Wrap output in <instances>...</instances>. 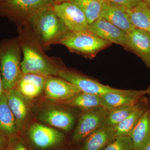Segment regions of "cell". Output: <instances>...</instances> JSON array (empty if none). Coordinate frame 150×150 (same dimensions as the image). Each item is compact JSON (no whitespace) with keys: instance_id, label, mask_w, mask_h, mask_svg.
Masks as SVG:
<instances>
[{"instance_id":"obj_1","label":"cell","mask_w":150,"mask_h":150,"mask_svg":"<svg viewBox=\"0 0 150 150\" xmlns=\"http://www.w3.org/2000/svg\"><path fill=\"white\" fill-rule=\"evenodd\" d=\"M18 40L23 59L21 62L23 74H32L44 76H58L60 69L54 59L44 52L30 25L18 26Z\"/></svg>"},{"instance_id":"obj_2","label":"cell","mask_w":150,"mask_h":150,"mask_svg":"<svg viewBox=\"0 0 150 150\" xmlns=\"http://www.w3.org/2000/svg\"><path fill=\"white\" fill-rule=\"evenodd\" d=\"M33 32L43 49L59 44L71 32L53 8L35 16L30 23Z\"/></svg>"},{"instance_id":"obj_3","label":"cell","mask_w":150,"mask_h":150,"mask_svg":"<svg viewBox=\"0 0 150 150\" xmlns=\"http://www.w3.org/2000/svg\"><path fill=\"white\" fill-rule=\"evenodd\" d=\"M21 54L17 38L0 43V68L5 91L16 88L23 75Z\"/></svg>"},{"instance_id":"obj_4","label":"cell","mask_w":150,"mask_h":150,"mask_svg":"<svg viewBox=\"0 0 150 150\" xmlns=\"http://www.w3.org/2000/svg\"><path fill=\"white\" fill-rule=\"evenodd\" d=\"M54 0H0V16L18 26L30 23L33 18L46 10L53 8Z\"/></svg>"},{"instance_id":"obj_5","label":"cell","mask_w":150,"mask_h":150,"mask_svg":"<svg viewBox=\"0 0 150 150\" xmlns=\"http://www.w3.org/2000/svg\"><path fill=\"white\" fill-rule=\"evenodd\" d=\"M59 44L66 46L73 53L93 59L99 52L110 46L112 43L87 30L69 33Z\"/></svg>"},{"instance_id":"obj_6","label":"cell","mask_w":150,"mask_h":150,"mask_svg":"<svg viewBox=\"0 0 150 150\" xmlns=\"http://www.w3.org/2000/svg\"><path fill=\"white\" fill-rule=\"evenodd\" d=\"M58 76L75 85L83 92L100 96L108 93H118L130 94L136 93L138 91L123 90L113 88L104 85L92 79L73 71L61 69L59 71Z\"/></svg>"},{"instance_id":"obj_7","label":"cell","mask_w":150,"mask_h":150,"mask_svg":"<svg viewBox=\"0 0 150 150\" xmlns=\"http://www.w3.org/2000/svg\"><path fill=\"white\" fill-rule=\"evenodd\" d=\"M108 112L103 106L87 110L79 119L77 125L73 132L74 141L80 142L86 139L97 129L105 126Z\"/></svg>"},{"instance_id":"obj_8","label":"cell","mask_w":150,"mask_h":150,"mask_svg":"<svg viewBox=\"0 0 150 150\" xmlns=\"http://www.w3.org/2000/svg\"><path fill=\"white\" fill-rule=\"evenodd\" d=\"M53 9L71 32H80L88 29L89 24L85 15L74 3H56Z\"/></svg>"},{"instance_id":"obj_9","label":"cell","mask_w":150,"mask_h":150,"mask_svg":"<svg viewBox=\"0 0 150 150\" xmlns=\"http://www.w3.org/2000/svg\"><path fill=\"white\" fill-rule=\"evenodd\" d=\"M88 30L103 40L128 50V33L106 20L100 18L89 25Z\"/></svg>"},{"instance_id":"obj_10","label":"cell","mask_w":150,"mask_h":150,"mask_svg":"<svg viewBox=\"0 0 150 150\" xmlns=\"http://www.w3.org/2000/svg\"><path fill=\"white\" fill-rule=\"evenodd\" d=\"M28 134L33 144L42 149L56 146L64 137L62 132L56 129L37 123L30 126Z\"/></svg>"},{"instance_id":"obj_11","label":"cell","mask_w":150,"mask_h":150,"mask_svg":"<svg viewBox=\"0 0 150 150\" xmlns=\"http://www.w3.org/2000/svg\"><path fill=\"white\" fill-rule=\"evenodd\" d=\"M46 96L55 100H67L82 92L77 86L60 78L47 76L44 86Z\"/></svg>"},{"instance_id":"obj_12","label":"cell","mask_w":150,"mask_h":150,"mask_svg":"<svg viewBox=\"0 0 150 150\" xmlns=\"http://www.w3.org/2000/svg\"><path fill=\"white\" fill-rule=\"evenodd\" d=\"M128 50L139 56L150 69V34L149 33L135 28L128 33Z\"/></svg>"},{"instance_id":"obj_13","label":"cell","mask_w":150,"mask_h":150,"mask_svg":"<svg viewBox=\"0 0 150 150\" xmlns=\"http://www.w3.org/2000/svg\"><path fill=\"white\" fill-rule=\"evenodd\" d=\"M100 18L106 20L127 33L135 28L126 8L106 0L103 3Z\"/></svg>"},{"instance_id":"obj_14","label":"cell","mask_w":150,"mask_h":150,"mask_svg":"<svg viewBox=\"0 0 150 150\" xmlns=\"http://www.w3.org/2000/svg\"><path fill=\"white\" fill-rule=\"evenodd\" d=\"M150 95V86L146 89L138 91L136 93L126 94L118 93H108L99 96L103 107L108 111L123 107L139 101L146 95Z\"/></svg>"},{"instance_id":"obj_15","label":"cell","mask_w":150,"mask_h":150,"mask_svg":"<svg viewBox=\"0 0 150 150\" xmlns=\"http://www.w3.org/2000/svg\"><path fill=\"white\" fill-rule=\"evenodd\" d=\"M39 118L44 123L65 131L71 129L75 121L71 113L57 108L45 110L40 114Z\"/></svg>"},{"instance_id":"obj_16","label":"cell","mask_w":150,"mask_h":150,"mask_svg":"<svg viewBox=\"0 0 150 150\" xmlns=\"http://www.w3.org/2000/svg\"><path fill=\"white\" fill-rule=\"evenodd\" d=\"M18 132L16 120L8 103L7 93L4 91L0 97V133L8 140L16 137Z\"/></svg>"},{"instance_id":"obj_17","label":"cell","mask_w":150,"mask_h":150,"mask_svg":"<svg viewBox=\"0 0 150 150\" xmlns=\"http://www.w3.org/2000/svg\"><path fill=\"white\" fill-rule=\"evenodd\" d=\"M117 137L113 127L103 126L86 138L83 150H103Z\"/></svg>"},{"instance_id":"obj_18","label":"cell","mask_w":150,"mask_h":150,"mask_svg":"<svg viewBox=\"0 0 150 150\" xmlns=\"http://www.w3.org/2000/svg\"><path fill=\"white\" fill-rule=\"evenodd\" d=\"M46 78L35 74H23L16 88L23 96L34 98L44 90Z\"/></svg>"},{"instance_id":"obj_19","label":"cell","mask_w":150,"mask_h":150,"mask_svg":"<svg viewBox=\"0 0 150 150\" xmlns=\"http://www.w3.org/2000/svg\"><path fill=\"white\" fill-rule=\"evenodd\" d=\"M7 93L8 103L15 118L18 131L21 130L28 114L26 102L16 88L6 91Z\"/></svg>"},{"instance_id":"obj_20","label":"cell","mask_w":150,"mask_h":150,"mask_svg":"<svg viewBox=\"0 0 150 150\" xmlns=\"http://www.w3.org/2000/svg\"><path fill=\"white\" fill-rule=\"evenodd\" d=\"M136 150H143L150 142V108H148L129 135Z\"/></svg>"},{"instance_id":"obj_21","label":"cell","mask_w":150,"mask_h":150,"mask_svg":"<svg viewBox=\"0 0 150 150\" xmlns=\"http://www.w3.org/2000/svg\"><path fill=\"white\" fill-rule=\"evenodd\" d=\"M131 23L135 28L150 34V6L142 1L131 9H126Z\"/></svg>"},{"instance_id":"obj_22","label":"cell","mask_w":150,"mask_h":150,"mask_svg":"<svg viewBox=\"0 0 150 150\" xmlns=\"http://www.w3.org/2000/svg\"><path fill=\"white\" fill-rule=\"evenodd\" d=\"M148 100L145 98L139 107L129 116L113 127L117 137L129 136L148 108Z\"/></svg>"},{"instance_id":"obj_23","label":"cell","mask_w":150,"mask_h":150,"mask_svg":"<svg viewBox=\"0 0 150 150\" xmlns=\"http://www.w3.org/2000/svg\"><path fill=\"white\" fill-rule=\"evenodd\" d=\"M66 103L70 106L87 110L103 106L99 96L83 92L67 100Z\"/></svg>"},{"instance_id":"obj_24","label":"cell","mask_w":150,"mask_h":150,"mask_svg":"<svg viewBox=\"0 0 150 150\" xmlns=\"http://www.w3.org/2000/svg\"><path fill=\"white\" fill-rule=\"evenodd\" d=\"M105 0H71L70 2L76 5L85 15L89 25L100 17L103 6Z\"/></svg>"},{"instance_id":"obj_25","label":"cell","mask_w":150,"mask_h":150,"mask_svg":"<svg viewBox=\"0 0 150 150\" xmlns=\"http://www.w3.org/2000/svg\"><path fill=\"white\" fill-rule=\"evenodd\" d=\"M145 98V96L143 97L138 102L108 111L105 126L113 127L117 125L139 107Z\"/></svg>"},{"instance_id":"obj_26","label":"cell","mask_w":150,"mask_h":150,"mask_svg":"<svg viewBox=\"0 0 150 150\" xmlns=\"http://www.w3.org/2000/svg\"><path fill=\"white\" fill-rule=\"evenodd\" d=\"M103 150H136L134 142L129 136L117 137Z\"/></svg>"},{"instance_id":"obj_27","label":"cell","mask_w":150,"mask_h":150,"mask_svg":"<svg viewBox=\"0 0 150 150\" xmlns=\"http://www.w3.org/2000/svg\"><path fill=\"white\" fill-rule=\"evenodd\" d=\"M109 2L125 8L126 9H131L138 5L143 0H106Z\"/></svg>"},{"instance_id":"obj_28","label":"cell","mask_w":150,"mask_h":150,"mask_svg":"<svg viewBox=\"0 0 150 150\" xmlns=\"http://www.w3.org/2000/svg\"><path fill=\"white\" fill-rule=\"evenodd\" d=\"M6 150H28L26 146L16 137L8 139V144Z\"/></svg>"},{"instance_id":"obj_29","label":"cell","mask_w":150,"mask_h":150,"mask_svg":"<svg viewBox=\"0 0 150 150\" xmlns=\"http://www.w3.org/2000/svg\"><path fill=\"white\" fill-rule=\"evenodd\" d=\"M8 144V140L0 133V150H6Z\"/></svg>"},{"instance_id":"obj_30","label":"cell","mask_w":150,"mask_h":150,"mask_svg":"<svg viewBox=\"0 0 150 150\" xmlns=\"http://www.w3.org/2000/svg\"><path fill=\"white\" fill-rule=\"evenodd\" d=\"M4 91L3 87L2 79L1 74V68H0V97L2 95Z\"/></svg>"},{"instance_id":"obj_31","label":"cell","mask_w":150,"mask_h":150,"mask_svg":"<svg viewBox=\"0 0 150 150\" xmlns=\"http://www.w3.org/2000/svg\"><path fill=\"white\" fill-rule=\"evenodd\" d=\"M54 1L56 3H60L64 2L70 1L71 0H54Z\"/></svg>"},{"instance_id":"obj_32","label":"cell","mask_w":150,"mask_h":150,"mask_svg":"<svg viewBox=\"0 0 150 150\" xmlns=\"http://www.w3.org/2000/svg\"><path fill=\"white\" fill-rule=\"evenodd\" d=\"M143 150H150V142L146 146V147Z\"/></svg>"},{"instance_id":"obj_33","label":"cell","mask_w":150,"mask_h":150,"mask_svg":"<svg viewBox=\"0 0 150 150\" xmlns=\"http://www.w3.org/2000/svg\"><path fill=\"white\" fill-rule=\"evenodd\" d=\"M143 1L148 6H150V0H143Z\"/></svg>"}]
</instances>
